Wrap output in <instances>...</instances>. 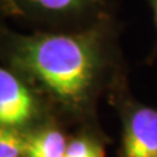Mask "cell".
I'll list each match as a JSON object with an SVG mask.
<instances>
[{"instance_id":"1","label":"cell","mask_w":157,"mask_h":157,"mask_svg":"<svg viewBox=\"0 0 157 157\" xmlns=\"http://www.w3.org/2000/svg\"><path fill=\"white\" fill-rule=\"evenodd\" d=\"M21 64L58 98L78 104L86 97L97 71L94 43L85 36H41L18 51Z\"/></svg>"},{"instance_id":"2","label":"cell","mask_w":157,"mask_h":157,"mask_svg":"<svg viewBox=\"0 0 157 157\" xmlns=\"http://www.w3.org/2000/svg\"><path fill=\"white\" fill-rule=\"evenodd\" d=\"M36 105L32 93L18 78L0 68V126L16 128L28 123Z\"/></svg>"},{"instance_id":"3","label":"cell","mask_w":157,"mask_h":157,"mask_svg":"<svg viewBox=\"0 0 157 157\" xmlns=\"http://www.w3.org/2000/svg\"><path fill=\"white\" fill-rule=\"evenodd\" d=\"M124 157H157V110L140 106L128 115L123 134Z\"/></svg>"},{"instance_id":"4","label":"cell","mask_w":157,"mask_h":157,"mask_svg":"<svg viewBox=\"0 0 157 157\" xmlns=\"http://www.w3.org/2000/svg\"><path fill=\"white\" fill-rule=\"evenodd\" d=\"M67 140L58 130H43L25 136V157H64Z\"/></svg>"},{"instance_id":"5","label":"cell","mask_w":157,"mask_h":157,"mask_svg":"<svg viewBox=\"0 0 157 157\" xmlns=\"http://www.w3.org/2000/svg\"><path fill=\"white\" fill-rule=\"evenodd\" d=\"M25 136L16 128L0 126V157H20L24 156Z\"/></svg>"},{"instance_id":"6","label":"cell","mask_w":157,"mask_h":157,"mask_svg":"<svg viewBox=\"0 0 157 157\" xmlns=\"http://www.w3.org/2000/svg\"><path fill=\"white\" fill-rule=\"evenodd\" d=\"M64 157H105L101 145L85 137L75 139L68 143Z\"/></svg>"},{"instance_id":"7","label":"cell","mask_w":157,"mask_h":157,"mask_svg":"<svg viewBox=\"0 0 157 157\" xmlns=\"http://www.w3.org/2000/svg\"><path fill=\"white\" fill-rule=\"evenodd\" d=\"M39 7L54 12H66L81 8L88 0H29Z\"/></svg>"},{"instance_id":"8","label":"cell","mask_w":157,"mask_h":157,"mask_svg":"<svg viewBox=\"0 0 157 157\" xmlns=\"http://www.w3.org/2000/svg\"><path fill=\"white\" fill-rule=\"evenodd\" d=\"M152 7H153V12H155V20H156V25H157V0H151Z\"/></svg>"}]
</instances>
